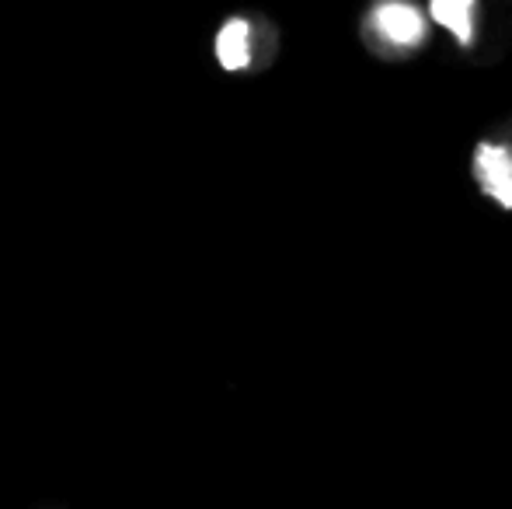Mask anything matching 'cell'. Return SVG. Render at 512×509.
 I'll return each instance as SVG.
<instances>
[{
    "mask_svg": "<svg viewBox=\"0 0 512 509\" xmlns=\"http://www.w3.org/2000/svg\"><path fill=\"white\" fill-rule=\"evenodd\" d=\"M373 25L394 46H418L425 35V21L422 14L411 4H401V0H387L373 11Z\"/></svg>",
    "mask_w": 512,
    "mask_h": 509,
    "instance_id": "cell-2",
    "label": "cell"
},
{
    "mask_svg": "<svg viewBox=\"0 0 512 509\" xmlns=\"http://www.w3.org/2000/svg\"><path fill=\"white\" fill-rule=\"evenodd\" d=\"M474 171L481 178V189L492 199H499L506 210H512V154L495 143H481L474 154Z\"/></svg>",
    "mask_w": 512,
    "mask_h": 509,
    "instance_id": "cell-1",
    "label": "cell"
},
{
    "mask_svg": "<svg viewBox=\"0 0 512 509\" xmlns=\"http://www.w3.org/2000/svg\"><path fill=\"white\" fill-rule=\"evenodd\" d=\"M216 60L223 70H244L251 63V25L244 18H230L216 35Z\"/></svg>",
    "mask_w": 512,
    "mask_h": 509,
    "instance_id": "cell-3",
    "label": "cell"
},
{
    "mask_svg": "<svg viewBox=\"0 0 512 509\" xmlns=\"http://www.w3.org/2000/svg\"><path fill=\"white\" fill-rule=\"evenodd\" d=\"M471 7L474 0H432V14L443 28H450L460 42H471L474 35V25H471Z\"/></svg>",
    "mask_w": 512,
    "mask_h": 509,
    "instance_id": "cell-4",
    "label": "cell"
}]
</instances>
